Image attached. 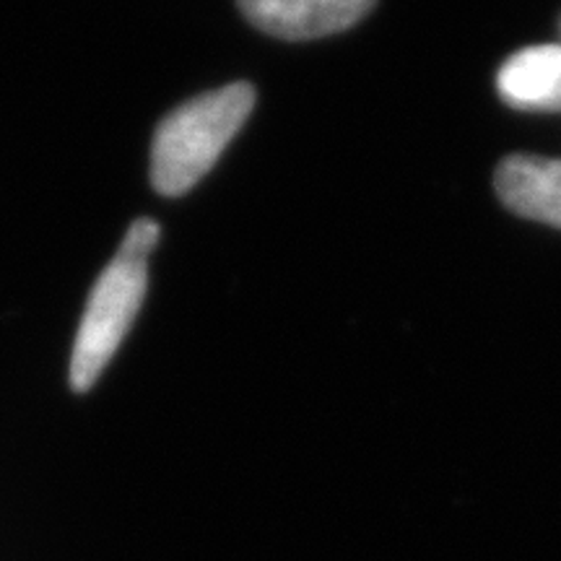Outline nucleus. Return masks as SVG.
Listing matches in <instances>:
<instances>
[{
	"label": "nucleus",
	"instance_id": "nucleus-1",
	"mask_svg": "<svg viewBox=\"0 0 561 561\" xmlns=\"http://www.w3.org/2000/svg\"><path fill=\"white\" fill-rule=\"evenodd\" d=\"M255 107L250 83H229L180 104L161 121L151 146V182L161 195L193 191Z\"/></svg>",
	"mask_w": 561,
	"mask_h": 561
},
{
	"label": "nucleus",
	"instance_id": "nucleus-4",
	"mask_svg": "<svg viewBox=\"0 0 561 561\" xmlns=\"http://www.w3.org/2000/svg\"><path fill=\"white\" fill-rule=\"evenodd\" d=\"M496 195L512 214L561 229V159H504L496 170Z\"/></svg>",
	"mask_w": 561,
	"mask_h": 561
},
{
	"label": "nucleus",
	"instance_id": "nucleus-3",
	"mask_svg": "<svg viewBox=\"0 0 561 561\" xmlns=\"http://www.w3.org/2000/svg\"><path fill=\"white\" fill-rule=\"evenodd\" d=\"M257 30L280 39H318L351 30L377 0H237Z\"/></svg>",
	"mask_w": 561,
	"mask_h": 561
},
{
	"label": "nucleus",
	"instance_id": "nucleus-6",
	"mask_svg": "<svg viewBox=\"0 0 561 561\" xmlns=\"http://www.w3.org/2000/svg\"><path fill=\"white\" fill-rule=\"evenodd\" d=\"M159 234H161V231H159L157 221H153V219H138V221L130 224L128 234H125L121 248L128 250V252H136V255L149 257L151 250L157 248Z\"/></svg>",
	"mask_w": 561,
	"mask_h": 561
},
{
	"label": "nucleus",
	"instance_id": "nucleus-2",
	"mask_svg": "<svg viewBox=\"0 0 561 561\" xmlns=\"http://www.w3.org/2000/svg\"><path fill=\"white\" fill-rule=\"evenodd\" d=\"M146 261L149 257L121 248L91 289L70 356V388L76 392H87L100 380L117 346L128 335L149 284Z\"/></svg>",
	"mask_w": 561,
	"mask_h": 561
},
{
	"label": "nucleus",
	"instance_id": "nucleus-5",
	"mask_svg": "<svg viewBox=\"0 0 561 561\" xmlns=\"http://www.w3.org/2000/svg\"><path fill=\"white\" fill-rule=\"evenodd\" d=\"M496 91L510 107L559 112L561 45L525 47V50L512 55L496 76Z\"/></svg>",
	"mask_w": 561,
	"mask_h": 561
}]
</instances>
